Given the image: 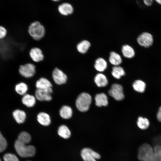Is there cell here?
Here are the masks:
<instances>
[{
	"label": "cell",
	"instance_id": "30bf717a",
	"mask_svg": "<svg viewBox=\"0 0 161 161\" xmlns=\"http://www.w3.org/2000/svg\"><path fill=\"white\" fill-rule=\"evenodd\" d=\"M52 92V88L45 89H37L35 91V96L39 101H49L52 99L51 94Z\"/></svg>",
	"mask_w": 161,
	"mask_h": 161
},
{
	"label": "cell",
	"instance_id": "5b68a950",
	"mask_svg": "<svg viewBox=\"0 0 161 161\" xmlns=\"http://www.w3.org/2000/svg\"><path fill=\"white\" fill-rule=\"evenodd\" d=\"M18 72L22 77L26 78H30L35 75L36 67L33 64L26 63L20 66Z\"/></svg>",
	"mask_w": 161,
	"mask_h": 161
},
{
	"label": "cell",
	"instance_id": "52a82bcc",
	"mask_svg": "<svg viewBox=\"0 0 161 161\" xmlns=\"http://www.w3.org/2000/svg\"><path fill=\"white\" fill-rule=\"evenodd\" d=\"M123 89L121 85L114 83L112 85L111 89L108 91V94L115 100H121L124 97Z\"/></svg>",
	"mask_w": 161,
	"mask_h": 161
},
{
	"label": "cell",
	"instance_id": "ffe728a7",
	"mask_svg": "<svg viewBox=\"0 0 161 161\" xmlns=\"http://www.w3.org/2000/svg\"><path fill=\"white\" fill-rule=\"evenodd\" d=\"M107 64L106 61L103 58H99L97 59L95 62L94 67L97 71L102 72L107 68Z\"/></svg>",
	"mask_w": 161,
	"mask_h": 161
},
{
	"label": "cell",
	"instance_id": "e575fe53",
	"mask_svg": "<svg viewBox=\"0 0 161 161\" xmlns=\"http://www.w3.org/2000/svg\"><path fill=\"white\" fill-rule=\"evenodd\" d=\"M144 4L146 6H151L153 3V0H143Z\"/></svg>",
	"mask_w": 161,
	"mask_h": 161
},
{
	"label": "cell",
	"instance_id": "74e56055",
	"mask_svg": "<svg viewBox=\"0 0 161 161\" xmlns=\"http://www.w3.org/2000/svg\"><path fill=\"white\" fill-rule=\"evenodd\" d=\"M54 1H59L60 0H52Z\"/></svg>",
	"mask_w": 161,
	"mask_h": 161
},
{
	"label": "cell",
	"instance_id": "8fae6325",
	"mask_svg": "<svg viewBox=\"0 0 161 161\" xmlns=\"http://www.w3.org/2000/svg\"><path fill=\"white\" fill-rule=\"evenodd\" d=\"M29 55L32 61L35 63L40 62L44 58L42 51L40 48L37 47L32 48L30 50Z\"/></svg>",
	"mask_w": 161,
	"mask_h": 161
},
{
	"label": "cell",
	"instance_id": "d6986e66",
	"mask_svg": "<svg viewBox=\"0 0 161 161\" xmlns=\"http://www.w3.org/2000/svg\"><path fill=\"white\" fill-rule=\"evenodd\" d=\"M121 52L125 57L129 58L133 57L135 54L134 50L133 48L127 44L123 45L122 47Z\"/></svg>",
	"mask_w": 161,
	"mask_h": 161
},
{
	"label": "cell",
	"instance_id": "f35d334b",
	"mask_svg": "<svg viewBox=\"0 0 161 161\" xmlns=\"http://www.w3.org/2000/svg\"><path fill=\"white\" fill-rule=\"evenodd\" d=\"M0 161H1V160L0 159Z\"/></svg>",
	"mask_w": 161,
	"mask_h": 161
},
{
	"label": "cell",
	"instance_id": "3957f363",
	"mask_svg": "<svg viewBox=\"0 0 161 161\" xmlns=\"http://www.w3.org/2000/svg\"><path fill=\"white\" fill-rule=\"evenodd\" d=\"M92 102V97L88 94L83 92L78 97L76 100L77 108L80 111L85 112L89 109Z\"/></svg>",
	"mask_w": 161,
	"mask_h": 161
},
{
	"label": "cell",
	"instance_id": "7a4b0ae2",
	"mask_svg": "<svg viewBox=\"0 0 161 161\" xmlns=\"http://www.w3.org/2000/svg\"><path fill=\"white\" fill-rule=\"evenodd\" d=\"M28 32L30 35L34 39L38 41L44 36L45 30L44 26L40 22L36 21L30 24Z\"/></svg>",
	"mask_w": 161,
	"mask_h": 161
},
{
	"label": "cell",
	"instance_id": "8992f818",
	"mask_svg": "<svg viewBox=\"0 0 161 161\" xmlns=\"http://www.w3.org/2000/svg\"><path fill=\"white\" fill-rule=\"evenodd\" d=\"M52 77L55 83L58 85L64 84L67 80V75L62 70L57 67L53 70Z\"/></svg>",
	"mask_w": 161,
	"mask_h": 161
},
{
	"label": "cell",
	"instance_id": "7c38bea8",
	"mask_svg": "<svg viewBox=\"0 0 161 161\" xmlns=\"http://www.w3.org/2000/svg\"><path fill=\"white\" fill-rule=\"evenodd\" d=\"M58 10L60 14L64 16H67L71 14L73 11L72 5L67 3H64L59 5Z\"/></svg>",
	"mask_w": 161,
	"mask_h": 161
},
{
	"label": "cell",
	"instance_id": "603a6c76",
	"mask_svg": "<svg viewBox=\"0 0 161 161\" xmlns=\"http://www.w3.org/2000/svg\"><path fill=\"white\" fill-rule=\"evenodd\" d=\"M13 116L16 122L18 123H23L26 118L24 112L19 109L15 110L13 112Z\"/></svg>",
	"mask_w": 161,
	"mask_h": 161
},
{
	"label": "cell",
	"instance_id": "9c48e42d",
	"mask_svg": "<svg viewBox=\"0 0 161 161\" xmlns=\"http://www.w3.org/2000/svg\"><path fill=\"white\" fill-rule=\"evenodd\" d=\"M137 40L140 45L145 47L151 46L153 42L152 36L147 32H144L140 35L137 38Z\"/></svg>",
	"mask_w": 161,
	"mask_h": 161
},
{
	"label": "cell",
	"instance_id": "836d02e7",
	"mask_svg": "<svg viewBox=\"0 0 161 161\" xmlns=\"http://www.w3.org/2000/svg\"><path fill=\"white\" fill-rule=\"evenodd\" d=\"M157 120L161 122V106L159 107L156 114Z\"/></svg>",
	"mask_w": 161,
	"mask_h": 161
},
{
	"label": "cell",
	"instance_id": "8d00e7d4",
	"mask_svg": "<svg viewBox=\"0 0 161 161\" xmlns=\"http://www.w3.org/2000/svg\"><path fill=\"white\" fill-rule=\"evenodd\" d=\"M7 161H19V160H9Z\"/></svg>",
	"mask_w": 161,
	"mask_h": 161
},
{
	"label": "cell",
	"instance_id": "d590c367",
	"mask_svg": "<svg viewBox=\"0 0 161 161\" xmlns=\"http://www.w3.org/2000/svg\"><path fill=\"white\" fill-rule=\"evenodd\" d=\"M158 4H161V0H154Z\"/></svg>",
	"mask_w": 161,
	"mask_h": 161
},
{
	"label": "cell",
	"instance_id": "cb8c5ba5",
	"mask_svg": "<svg viewBox=\"0 0 161 161\" xmlns=\"http://www.w3.org/2000/svg\"><path fill=\"white\" fill-rule=\"evenodd\" d=\"M132 86L135 91L139 93H143L145 90L146 84L142 80H137L133 82Z\"/></svg>",
	"mask_w": 161,
	"mask_h": 161
},
{
	"label": "cell",
	"instance_id": "f546056e",
	"mask_svg": "<svg viewBox=\"0 0 161 161\" xmlns=\"http://www.w3.org/2000/svg\"><path fill=\"white\" fill-rule=\"evenodd\" d=\"M17 139L27 144L30 142L31 137L28 133L25 131H22L19 134Z\"/></svg>",
	"mask_w": 161,
	"mask_h": 161
},
{
	"label": "cell",
	"instance_id": "7402d4cb",
	"mask_svg": "<svg viewBox=\"0 0 161 161\" xmlns=\"http://www.w3.org/2000/svg\"><path fill=\"white\" fill-rule=\"evenodd\" d=\"M59 114L61 117L63 118L69 119L72 116V111L70 107L67 106H64L60 109Z\"/></svg>",
	"mask_w": 161,
	"mask_h": 161
},
{
	"label": "cell",
	"instance_id": "d4e9b609",
	"mask_svg": "<svg viewBox=\"0 0 161 161\" xmlns=\"http://www.w3.org/2000/svg\"><path fill=\"white\" fill-rule=\"evenodd\" d=\"M125 72L123 68L119 66H114L112 68V74L115 78L119 79L125 75Z\"/></svg>",
	"mask_w": 161,
	"mask_h": 161
},
{
	"label": "cell",
	"instance_id": "1f68e13d",
	"mask_svg": "<svg viewBox=\"0 0 161 161\" xmlns=\"http://www.w3.org/2000/svg\"><path fill=\"white\" fill-rule=\"evenodd\" d=\"M7 34V30L4 26L0 25V40L4 39Z\"/></svg>",
	"mask_w": 161,
	"mask_h": 161
},
{
	"label": "cell",
	"instance_id": "ba28073f",
	"mask_svg": "<svg viewBox=\"0 0 161 161\" xmlns=\"http://www.w3.org/2000/svg\"><path fill=\"white\" fill-rule=\"evenodd\" d=\"M81 156L84 161H96L100 158V155L97 153L89 148H84L81 151Z\"/></svg>",
	"mask_w": 161,
	"mask_h": 161
},
{
	"label": "cell",
	"instance_id": "ac0fdd59",
	"mask_svg": "<svg viewBox=\"0 0 161 161\" xmlns=\"http://www.w3.org/2000/svg\"><path fill=\"white\" fill-rule=\"evenodd\" d=\"M110 63L114 66H119L122 62V59L121 56L116 52L112 51L111 52L109 57Z\"/></svg>",
	"mask_w": 161,
	"mask_h": 161
},
{
	"label": "cell",
	"instance_id": "2e32d148",
	"mask_svg": "<svg viewBox=\"0 0 161 161\" xmlns=\"http://www.w3.org/2000/svg\"><path fill=\"white\" fill-rule=\"evenodd\" d=\"M94 81L97 86L99 87H105L108 83L107 78L101 73H99L96 75L94 78Z\"/></svg>",
	"mask_w": 161,
	"mask_h": 161
},
{
	"label": "cell",
	"instance_id": "6da1fadb",
	"mask_svg": "<svg viewBox=\"0 0 161 161\" xmlns=\"http://www.w3.org/2000/svg\"><path fill=\"white\" fill-rule=\"evenodd\" d=\"M27 144L17 139L14 144L16 151L19 155L22 157L26 158L34 156L36 152L35 147L32 145H27Z\"/></svg>",
	"mask_w": 161,
	"mask_h": 161
},
{
	"label": "cell",
	"instance_id": "484cf974",
	"mask_svg": "<svg viewBox=\"0 0 161 161\" xmlns=\"http://www.w3.org/2000/svg\"><path fill=\"white\" fill-rule=\"evenodd\" d=\"M137 125L140 129L145 130L148 129L149 126V121L146 117L140 116L137 119Z\"/></svg>",
	"mask_w": 161,
	"mask_h": 161
},
{
	"label": "cell",
	"instance_id": "d6a6232c",
	"mask_svg": "<svg viewBox=\"0 0 161 161\" xmlns=\"http://www.w3.org/2000/svg\"><path fill=\"white\" fill-rule=\"evenodd\" d=\"M154 141L156 145L161 146V135L155 137L154 139Z\"/></svg>",
	"mask_w": 161,
	"mask_h": 161
},
{
	"label": "cell",
	"instance_id": "277c9868",
	"mask_svg": "<svg viewBox=\"0 0 161 161\" xmlns=\"http://www.w3.org/2000/svg\"><path fill=\"white\" fill-rule=\"evenodd\" d=\"M153 152V148L150 144L143 143L138 148V158L141 161H151Z\"/></svg>",
	"mask_w": 161,
	"mask_h": 161
},
{
	"label": "cell",
	"instance_id": "83f0119b",
	"mask_svg": "<svg viewBox=\"0 0 161 161\" xmlns=\"http://www.w3.org/2000/svg\"><path fill=\"white\" fill-rule=\"evenodd\" d=\"M153 151L151 161H161V146L155 145L153 148Z\"/></svg>",
	"mask_w": 161,
	"mask_h": 161
},
{
	"label": "cell",
	"instance_id": "9a60e30c",
	"mask_svg": "<svg viewBox=\"0 0 161 161\" xmlns=\"http://www.w3.org/2000/svg\"><path fill=\"white\" fill-rule=\"evenodd\" d=\"M91 44L89 41L86 40H83L78 43L76 46V48L78 52L84 54L87 52Z\"/></svg>",
	"mask_w": 161,
	"mask_h": 161
},
{
	"label": "cell",
	"instance_id": "f1b7e54d",
	"mask_svg": "<svg viewBox=\"0 0 161 161\" xmlns=\"http://www.w3.org/2000/svg\"><path fill=\"white\" fill-rule=\"evenodd\" d=\"M16 92L19 94L24 95L26 94L27 90V85L23 82H21L17 84L15 86Z\"/></svg>",
	"mask_w": 161,
	"mask_h": 161
},
{
	"label": "cell",
	"instance_id": "e0dca14e",
	"mask_svg": "<svg viewBox=\"0 0 161 161\" xmlns=\"http://www.w3.org/2000/svg\"><path fill=\"white\" fill-rule=\"evenodd\" d=\"M37 119L38 122L44 126H48L51 123L49 116L47 114L44 112L39 113L37 115Z\"/></svg>",
	"mask_w": 161,
	"mask_h": 161
},
{
	"label": "cell",
	"instance_id": "5bb4252c",
	"mask_svg": "<svg viewBox=\"0 0 161 161\" xmlns=\"http://www.w3.org/2000/svg\"><path fill=\"white\" fill-rule=\"evenodd\" d=\"M95 100L96 105L99 107L106 106L108 104L107 96L104 93L96 94L95 97Z\"/></svg>",
	"mask_w": 161,
	"mask_h": 161
},
{
	"label": "cell",
	"instance_id": "4fadbf2b",
	"mask_svg": "<svg viewBox=\"0 0 161 161\" xmlns=\"http://www.w3.org/2000/svg\"><path fill=\"white\" fill-rule=\"evenodd\" d=\"M35 86L37 89H45L52 87V84L46 78H40L36 82Z\"/></svg>",
	"mask_w": 161,
	"mask_h": 161
},
{
	"label": "cell",
	"instance_id": "44dd1931",
	"mask_svg": "<svg viewBox=\"0 0 161 161\" xmlns=\"http://www.w3.org/2000/svg\"><path fill=\"white\" fill-rule=\"evenodd\" d=\"M22 102L27 107H31L34 106L35 104L36 99L33 96L26 94L22 98Z\"/></svg>",
	"mask_w": 161,
	"mask_h": 161
},
{
	"label": "cell",
	"instance_id": "4316f807",
	"mask_svg": "<svg viewBox=\"0 0 161 161\" xmlns=\"http://www.w3.org/2000/svg\"><path fill=\"white\" fill-rule=\"evenodd\" d=\"M58 133L61 137L67 139L69 138L71 135V132L69 128L64 125L61 126L58 128Z\"/></svg>",
	"mask_w": 161,
	"mask_h": 161
},
{
	"label": "cell",
	"instance_id": "4dcf8cb0",
	"mask_svg": "<svg viewBox=\"0 0 161 161\" xmlns=\"http://www.w3.org/2000/svg\"><path fill=\"white\" fill-rule=\"evenodd\" d=\"M7 145L6 140L0 132V153L2 152L6 149Z\"/></svg>",
	"mask_w": 161,
	"mask_h": 161
}]
</instances>
